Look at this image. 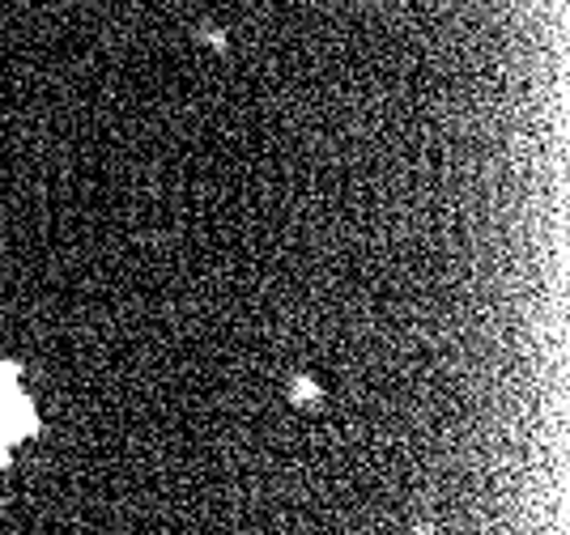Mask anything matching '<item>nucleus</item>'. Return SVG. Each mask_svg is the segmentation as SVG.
Instances as JSON below:
<instances>
[{
  "label": "nucleus",
  "instance_id": "1",
  "mask_svg": "<svg viewBox=\"0 0 570 535\" xmlns=\"http://www.w3.org/2000/svg\"><path fill=\"white\" fill-rule=\"evenodd\" d=\"M30 434H39L35 404L22 396V370L18 366H0V464H9L13 446L26 443Z\"/></svg>",
  "mask_w": 570,
  "mask_h": 535
}]
</instances>
